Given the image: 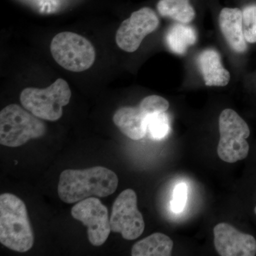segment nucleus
Segmentation results:
<instances>
[{
    "instance_id": "16",
    "label": "nucleus",
    "mask_w": 256,
    "mask_h": 256,
    "mask_svg": "<svg viewBox=\"0 0 256 256\" xmlns=\"http://www.w3.org/2000/svg\"><path fill=\"white\" fill-rule=\"evenodd\" d=\"M197 34L194 28L184 24H175L168 30L166 42L174 54L183 55L190 46L196 43Z\"/></svg>"
},
{
    "instance_id": "10",
    "label": "nucleus",
    "mask_w": 256,
    "mask_h": 256,
    "mask_svg": "<svg viewBox=\"0 0 256 256\" xmlns=\"http://www.w3.org/2000/svg\"><path fill=\"white\" fill-rule=\"evenodd\" d=\"M216 250L222 256H254L256 240L252 235L242 233L227 223L217 224L214 228Z\"/></svg>"
},
{
    "instance_id": "4",
    "label": "nucleus",
    "mask_w": 256,
    "mask_h": 256,
    "mask_svg": "<svg viewBox=\"0 0 256 256\" xmlns=\"http://www.w3.org/2000/svg\"><path fill=\"white\" fill-rule=\"evenodd\" d=\"M72 92L68 82L58 78L46 88H26L20 95L22 105L38 118L56 121L63 114V107L68 105Z\"/></svg>"
},
{
    "instance_id": "18",
    "label": "nucleus",
    "mask_w": 256,
    "mask_h": 256,
    "mask_svg": "<svg viewBox=\"0 0 256 256\" xmlns=\"http://www.w3.org/2000/svg\"><path fill=\"white\" fill-rule=\"evenodd\" d=\"M242 32L247 43H256V3L246 4L242 10Z\"/></svg>"
},
{
    "instance_id": "2",
    "label": "nucleus",
    "mask_w": 256,
    "mask_h": 256,
    "mask_svg": "<svg viewBox=\"0 0 256 256\" xmlns=\"http://www.w3.org/2000/svg\"><path fill=\"white\" fill-rule=\"evenodd\" d=\"M34 242L26 205L12 194L0 196V242L20 252H28Z\"/></svg>"
},
{
    "instance_id": "7",
    "label": "nucleus",
    "mask_w": 256,
    "mask_h": 256,
    "mask_svg": "<svg viewBox=\"0 0 256 256\" xmlns=\"http://www.w3.org/2000/svg\"><path fill=\"white\" fill-rule=\"evenodd\" d=\"M110 222L111 232L120 234L126 240H134L142 235L146 224L138 210L134 190L128 188L120 194L112 205Z\"/></svg>"
},
{
    "instance_id": "8",
    "label": "nucleus",
    "mask_w": 256,
    "mask_h": 256,
    "mask_svg": "<svg viewBox=\"0 0 256 256\" xmlns=\"http://www.w3.org/2000/svg\"><path fill=\"white\" fill-rule=\"evenodd\" d=\"M159 24L154 10L148 6L140 8L121 24L116 32V44L124 52H136L146 36L156 31Z\"/></svg>"
},
{
    "instance_id": "12",
    "label": "nucleus",
    "mask_w": 256,
    "mask_h": 256,
    "mask_svg": "<svg viewBox=\"0 0 256 256\" xmlns=\"http://www.w3.org/2000/svg\"><path fill=\"white\" fill-rule=\"evenodd\" d=\"M149 116L138 107H122L114 112L112 120L124 136L139 140L146 136L148 131Z\"/></svg>"
},
{
    "instance_id": "20",
    "label": "nucleus",
    "mask_w": 256,
    "mask_h": 256,
    "mask_svg": "<svg viewBox=\"0 0 256 256\" xmlns=\"http://www.w3.org/2000/svg\"><path fill=\"white\" fill-rule=\"evenodd\" d=\"M188 200V188L185 184H178L175 186L173 198L170 204L171 210L174 213H180L184 210Z\"/></svg>"
},
{
    "instance_id": "15",
    "label": "nucleus",
    "mask_w": 256,
    "mask_h": 256,
    "mask_svg": "<svg viewBox=\"0 0 256 256\" xmlns=\"http://www.w3.org/2000/svg\"><path fill=\"white\" fill-rule=\"evenodd\" d=\"M156 10L162 16L183 24L192 22L196 14L192 0H159Z\"/></svg>"
},
{
    "instance_id": "5",
    "label": "nucleus",
    "mask_w": 256,
    "mask_h": 256,
    "mask_svg": "<svg viewBox=\"0 0 256 256\" xmlns=\"http://www.w3.org/2000/svg\"><path fill=\"white\" fill-rule=\"evenodd\" d=\"M50 50L56 62L70 72L88 70L96 60V50L92 42L74 32H64L56 35Z\"/></svg>"
},
{
    "instance_id": "6",
    "label": "nucleus",
    "mask_w": 256,
    "mask_h": 256,
    "mask_svg": "<svg viewBox=\"0 0 256 256\" xmlns=\"http://www.w3.org/2000/svg\"><path fill=\"white\" fill-rule=\"evenodd\" d=\"M218 126L220 140L217 153L220 159L228 163L246 159L249 152L246 139L250 136L246 121L235 110L225 109L220 114Z\"/></svg>"
},
{
    "instance_id": "13",
    "label": "nucleus",
    "mask_w": 256,
    "mask_h": 256,
    "mask_svg": "<svg viewBox=\"0 0 256 256\" xmlns=\"http://www.w3.org/2000/svg\"><path fill=\"white\" fill-rule=\"evenodd\" d=\"M198 66L206 86L228 85L230 74L223 66L220 53L214 48L202 50L198 56Z\"/></svg>"
},
{
    "instance_id": "1",
    "label": "nucleus",
    "mask_w": 256,
    "mask_h": 256,
    "mask_svg": "<svg viewBox=\"0 0 256 256\" xmlns=\"http://www.w3.org/2000/svg\"><path fill=\"white\" fill-rule=\"evenodd\" d=\"M118 185L117 174L104 166L66 170L60 174L58 194L65 203L74 204L92 196H110L116 191Z\"/></svg>"
},
{
    "instance_id": "3",
    "label": "nucleus",
    "mask_w": 256,
    "mask_h": 256,
    "mask_svg": "<svg viewBox=\"0 0 256 256\" xmlns=\"http://www.w3.org/2000/svg\"><path fill=\"white\" fill-rule=\"evenodd\" d=\"M38 118L16 104L6 106L0 112L2 146L18 148L44 136L46 126Z\"/></svg>"
},
{
    "instance_id": "9",
    "label": "nucleus",
    "mask_w": 256,
    "mask_h": 256,
    "mask_svg": "<svg viewBox=\"0 0 256 256\" xmlns=\"http://www.w3.org/2000/svg\"><path fill=\"white\" fill-rule=\"evenodd\" d=\"M72 216L88 228V238L94 246H100L111 232L108 210L95 197L77 202L72 210Z\"/></svg>"
},
{
    "instance_id": "21",
    "label": "nucleus",
    "mask_w": 256,
    "mask_h": 256,
    "mask_svg": "<svg viewBox=\"0 0 256 256\" xmlns=\"http://www.w3.org/2000/svg\"><path fill=\"white\" fill-rule=\"evenodd\" d=\"M255 213H256V208H255Z\"/></svg>"
},
{
    "instance_id": "11",
    "label": "nucleus",
    "mask_w": 256,
    "mask_h": 256,
    "mask_svg": "<svg viewBox=\"0 0 256 256\" xmlns=\"http://www.w3.org/2000/svg\"><path fill=\"white\" fill-rule=\"evenodd\" d=\"M242 10L224 8L218 15L220 32L229 46L238 54L246 52L247 42L242 32Z\"/></svg>"
},
{
    "instance_id": "14",
    "label": "nucleus",
    "mask_w": 256,
    "mask_h": 256,
    "mask_svg": "<svg viewBox=\"0 0 256 256\" xmlns=\"http://www.w3.org/2000/svg\"><path fill=\"white\" fill-rule=\"evenodd\" d=\"M174 242L168 236L154 233L136 242L132 246V256H170Z\"/></svg>"
},
{
    "instance_id": "19",
    "label": "nucleus",
    "mask_w": 256,
    "mask_h": 256,
    "mask_svg": "<svg viewBox=\"0 0 256 256\" xmlns=\"http://www.w3.org/2000/svg\"><path fill=\"white\" fill-rule=\"evenodd\" d=\"M139 107L146 114L150 116V114L164 112L168 110L170 108V104L164 98L152 95L144 98L140 104Z\"/></svg>"
},
{
    "instance_id": "17",
    "label": "nucleus",
    "mask_w": 256,
    "mask_h": 256,
    "mask_svg": "<svg viewBox=\"0 0 256 256\" xmlns=\"http://www.w3.org/2000/svg\"><path fill=\"white\" fill-rule=\"evenodd\" d=\"M148 130L152 139L160 140L169 134L170 119L168 114L160 112L150 114L148 120Z\"/></svg>"
}]
</instances>
